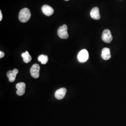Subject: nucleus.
I'll list each match as a JSON object with an SVG mask.
<instances>
[{
    "instance_id": "1",
    "label": "nucleus",
    "mask_w": 126,
    "mask_h": 126,
    "mask_svg": "<svg viewBox=\"0 0 126 126\" xmlns=\"http://www.w3.org/2000/svg\"><path fill=\"white\" fill-rule=\"evenodd\" d=\"M31 13L30 9L24 8L22 9L19 14V19L21 22L26 23L31 18Z\"/></svg>"
},
{
    "instance_id": "12",
    "label": "nucleus",
    "mask_w": 126,
    "mask_h": 126,
    "mask_svg": "<svg viewBox=\"0 0 126 126\" xmlns=\"http://www.w3.org/2000/svg\"><path fill=\"white\" fill-rule=\"evenodd\" d=\"M22 57H23V60L24 62L25 63H29L32 60V58L31 56L30 55L29 52L26 51V52L23 53L22 54Z\"/></svg>"
},
{
    "instance_id": "5",
    "label": "nucleus",
    "mask_w": 126,
    "mask_h": 126,
    "mask_svg": "<svg viewBox=\"0 0 126 126\" xmlns=\"http://www.w3.org/2000/svg\"><path fill=\"white\" fill-rule=\"evenodd\" d=\"M40 67L39 64L35 63L33 65L31 69V73L32 77L35 79H37L39 76V71Z\"/></svg>"
},
{
    "instance_id": "14",
    "label": "nucleus",
    "mask_w": 126,
    "mask_h": 126,
    "mask_svg": "<svg viewBox=\"0 0 126 126\" xmlns=\"http://www.w3.org/2000/svg\"><path fill=\"white\" fill-rule=\"evenodd\" d=\"M4 53L3 52H2V51H0V59L3 58L4 56Z\"/></svg>"
},
{
    "instance_id": "8",
    "label": "nucleus",
    "mask_w": 126,
    "mask_h": 126,
    "mask_svg": "<svg viewBox=\"0 0 126 126\" xmlns=\"http://www.w3.org/2000/svg\"><path fill=\"white\" fill-rule=\"evenodd\" d=\"M66 89L65 88H61L56 91L55 94V97L58 99H63L66 93Z\"/></svg>"
},
{
    "instance_id": "15",
    "label": "nucleus",
    "mask_w": 126,
    "mask_h": 126,
    "mask_svg": "<svg viewBox=\"0 0 126 126\" xmlns=\"http://www.w3.org/2000/svg\"><path fill=\"white\" fill-rule=\"evenodd\" d=\"M2 19V13H1V11L0 10V21H1Z\"/></svg>"
},
{
    "instance_id": "7",
    "label": "nucleus",
    "mask_w": 126,
    "mask_h": 126,
    "mask_svg": "<svg viewBox=\"0 0 126 126\" xmlns=\"http://www.w3.org/2000/svg\"><path fill=\"white\" fill-rule=\"evenodd\" d=\"M43 13L47 16H50L54 13L53 9L48 5H45L42 8Z\"/></svg>"
},
{
    "instance_id": "10",
    "label": "nucleus",
    "mask_w": 126,
    "mask_h": 126,
    "mask_svg": "<svg viewBox=\"0 0 126 126\" xmlns=\"http://www.w3.org/2000/svg\"><path fill=\"white\" fill-rule=\"evenodd\" d=\"M91 17L94 20H99L100 18L99 15V9L98 7H94L90 12Z\"/></svg>"
},
{
    "instance_id": "9",
    "label": "nucleus",
    "mask_w": 126,
    "mask_h": 126,
    "mask_svg": "<svg viewBox=\"0 0 126 126\" xmlns=\"http://www.w3.org/2000/svg\"><path fill=\"white\" fill-rule=\"evenodd\" d=\"M18 73V69H15L13 71H9L7 72V75L10 82H13L16 79V76Z\"/></svg>"
},
{
    "instance_id": "11",
    "label": "nucleus",
    "mask_w": 126,
    "mask_h": 126,
    "mask_svg": "<svg viewBox=\"0 0 126 126\" xmlns=\"http://www.w3.org/2000/svg\"><path fill=\"white\" fill-rule=\"evenodd\" d=\"M101 57L105 60H108L111 58V56L110 53V50L109 48H104L102 49Z\"/></svg>"
},
{
    "instance_id": "2",
    "label": "nucleus",
    "mask_w": 126,
    "mask_h": 126,
    "mask_svg": "<svg viewBox=\"0 0 126 126\" xmlns=\"http://www.w3.org/2000/svg\"><path fill=\"white\" fill-rule=\"evenodd\" d=\"M58 34L61 39H67L69 35L67 32V26L66 24H64L59 28Z\"/></svg>"
},
{
    "instance_id": "6",
    "label": "nucleus",
    "mask_w": 126,
    "mask_h": 126,
    "mask_svg": "<svg viewBox=\"0 0 126 126\" xmlns=\"http://www.w3.org/2000/svg\"><path fill=\"white\" fill-rule=\"evenodd\" d=\"M16 88H17L16 94L19 96H22L24 94L25 92L26 85L23 82L19 83L16 84Z\"/></svg>"
},
{
    "instance_id": "3",
    "label": "nucleus",
    "mask_w": 126,
    "mask_h": 126,
    "mask_svg": "<svg viewBox=\"0 0 126 126\" xmlns=\"http://www.w3.org/2000/svg\"><path fill=\"white\" fill-rule=\"evenodd\" d=\"M78 59L80 63H84L89 59L88 52L86 49L81 50L78 55Z\"/></svg>"
},
{
    "instance_id": "13",
    "label": "nucleus",
    "mask_w": 126,
    "mask_h": 126,
    "mask_svg": "<svg viewBox=\"0 0 126 126\" xmlns=\"http://www.w3.org/2000/svg\"><path fill=\"white\" fill-rule=\"evenodd\" d=\"M38 60L42 64H45L48 61V57L45 55H41L38 58Z\"/></svg>"
},
{
    "instance_id": "16",
    "label": "nucleus",
    "mask_w": 126,
    "mask_h": 126,
    "mask_svg": "<svg viewBox=\"0 0 126 126\" xmlns=\"http://www.w3.org/2000/svg\"><path fill=\"white\" fill-rule=\"evenodd\" d=\"M65 0V1H69V0Z\"/></svg>"
},
{
    "instance_id": "4",
    "label": "nucleus",
    "mask_w": 126,
    "mask_h": 126,
    "mask_svg": "<svg viewBox=\"0 0 126 126\" xmlns=\"http://www.w3.org/2000/svg\"><path fill=\"white\" fill-rule=\"evenodd\" d=\"M102 39L106 43H110L113 40V36L111 32L108 29L104 31L102 35Z\"/></svg>"
}]
</instances>
